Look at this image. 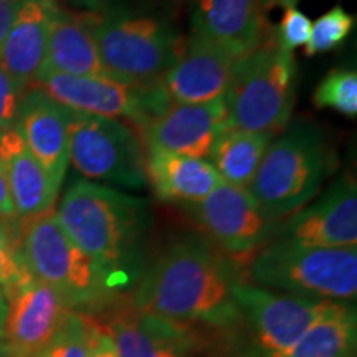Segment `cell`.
<instances>
[{
    "label": "cell",
    "instance_id": "cell-19",
    "mask_svg": "<svg viewBox=\"0 0 357 357\" xmlns=\"http://www.w3.org/2000/svg\"><path fill=\"white\" fill-rule=\"evenodd\" d=\"M56 7L48 0H20L0 47V66L20 88H30L42 68Z\"/></svg>",
    "mask_w": 357,
    "mask_h": 357
},
{
    "label": "cell",
    "instance_id": "cell-31",
    "mask_svg": "<svg viewBox=\"0 0 357 357\" xmlns=\"http://www.w3.org/2000/svg\"><path fill=\"white\" fill-rule=\"evenodd\" d=\"M88 357H116L114 344L113 341H111V336L98 318H96L95 331H93L91 346H89Z\"/></svg>",
    "mask_w": 357,
    "mask_h": 357
},
{
    "label": "cell",
    "instance_id": "cell-22",
    "mask_svg": "<svg viewBox=\"0 0 357 357\" xmlns=\"http://www.w3.org/2000/svg\"><path fill=\"white\" fill-rule=\"evenodd\" d=\"M146 178L155 197L169 204L185 205L200 202L217 185L220 177L207 159L144 149Z\"/></svg>",
    "mask_w": 357,
    "mask_h": 357
},
{
    "label": "cell",
    "instance_id": "cell-15",
    "mask_svg": "<svg viewBox=\"0 0 357 357\" xmlns=\"http://www.w3.org/2000/svg\"><path fill=\"white\" fill-rule=\"evenodd\" d=\"M96 318L111 336L116 357H185L195 346L190 324L144 314L128 301L119 300Z\"/></svg>",
    "mask_w": 357,
    "mask_h": 357
},
{
    "label": "cell",
    "instance_id": "cell-8",
    "mask_svg": "<svg viewBox=\"0 0 357 357\" xmlns=\"http://www.w3.org/2000/svg\"><path fill=\"white\" fill-rule=\"evenodd\" d=\"M334 303L240 281L235 288L238 323L234 329H240L245 341V357H287Z\"/></svg>",
    "mask_w": 357,
    "mask_h": 357
},
{
    "label": "cell",
    "instance_id": "cell-12",
    "mask_svg": "<svg viewBox=\"0 0 357 357\" xmlns=\"http://www.w3.org/2000/svg\"><path fill=\"white\" fill-rule=\"evenodd\" d=\"M236 58L207 40L189 35L158 84L164 106L207 105L225 100L234 82Z\"/></svg>",
    "mask_w": 357,
    "mask_h": 357
},
{
    "label": "cell",
    "instance_id": "cell-10",
    "mask_svg": "<svg viewBox=\"0 0 357 357\" xmlns=\"http://www.w3.org/2000/svg\"><path fill=\"white\" fill-rule=\"evenodd\" d=\"M184 208L212 243L229 257L255 255L273 240L278 225L265 215L248 189L225 182L204 200Z\"/></svg>",
    "mask_w": 357,
    "mask_h": 357
},
{
    "label": "cell",
    "instance_id": "cell-18",
    "mask_svg": "<svg viewBox=\"0 0 357 357\" xmlns=\"http://www.w3.org/2000/svg\"><path fill=\"white\" fill-rule=\"evenodd\" d=\"M70 310L50 287L32 278L7 300L2 341L35 357L53 337Z\"/></svg>",
    "mask_w": 357,
    "mask_h": 357
},
{
    "label": "cell",
    "instance_id": "cell-17",
    "mask_svg": "<svg viewBox=\"0 0 357 357\" xmlns=\"http://www.w3.org/2000/svg\"><path fill=\"white\" fill-rule=\"evenodd\" d=\"M68 111L32 88L22 98L15 128L25 146L60 189L68 169Z\"/></svg>",
    "mask_w": 357,
    "mask_h": 357
},
{
    "label": "cell",
    "instance_id": "cell-30",
    "mask_svg": "<svg viewBox=\"0 0 357 357\" xmlns=\"http://www.w3.org/2000/svg\"><path fill=\"white\" fill-rule=\"evenodd\" d=\"M24 95L25 89L13 82L0 66V132L15 126Z\"/></svg>",
    "mask_w": 357,
    "mask_h": 357
},
{
    "label": "cell",
    "instance_id": "cell-29",
    "mask_svg": "<svg viewBox=\"0 0 357 357\" xmlns=\"http://www.w3.org/2000/svg\"><path fill=\"white\" fill-rule=\"evenodd\" d=\"M312 22L305 12L298 7L284 8L283 17H281L280 25L276 26L273 37L275 42L280 45L283 50L291 52L298 47H305L311 33Z\"/></svg>",
    "mask_w": 357,
    "mask_h": 357
},
{
    "label": "cell",
    "instance_id": "cell-34",
    "mask_svg": "<svg viewBox=\"0 0 357 357\" xmlns=\"http://www.w3.org/2000/svg\"><path fill=\"white\" fill-rule=\"evenodd\" d=\"M15 207H13L10 190H8L7 178L3 176L2 167H0V220H10L15 218Z\"/></svg>",
    "mask_w": 357,
    "mask_h": 357
},
{
    "label": "cell",
    "instance_id": "cell-13",
    "mask_svg": "<svg viewBox=\"0 0 357 357\" xmlns=\"http://www.w3.org/2000/svg\"><path fill=\"white\" fill-rule=\"evenodd\" d=\"M323 248L357 245V187L346 174L310 207H303L276 225L273 240Z\"/></svg>",
    "mask_w": 357,
    "mask_h": 357
},
{
    "label": "cell",
    "instance_id": "cell-7",
    "mask_svg": "<svg viewBox=\"0 0 357 357\" xmlns=\"http://www.w3.org/2000/svg\"><path fill=\"white\" fill-rule=\"evenodd\" d=\"M298 68L293 53L268 35L255 52L236 61L225 95L227 128L276 136L291 119L296 102Z\"/></svg>",
    "mask_w": 357,
    "mask_h": 357
},
{
    "label": "cell",
    "instance_id": "cell-37",
    "mask_svg": "<svg viewBox=\"0 0 357 357\" xmlns=\"http://www.w3.org/2000/svg\"><path fill=\"white\" fill-rule=\"evenodd\" d=\"M6 314H7V300L3 296V293L0 291V339H2V328H3V321H6Z\"/></svg>",
    "mask_w": 357,
    "mask_h": 357
},
{
    "label": "cell",
    "instance_id": "cell-11",
    "mask_svg": "<svg viewBox=\"0 0 357 357\" xmlns=\"http://www.w3.org/2000/svg\"><path fill=\"white\" fill-rule=\"evenodd\" d=\"M30 88L42 91L71 113L131 121L139 128L155 114L153 98L108 77L38 71Z\"/></svg>",
    "mask_w": 357,
    "mask_h": 357
},
{
    "label": "cell",
    "instance_id": "cell-25",
    "mask_svg": "<svg viewBox=\"0 0 357 357\" xmlns=\"http://www.w3.org/2000/svg\"><path fill=\"white\" fill-rule=\"evenodd\" d=\"M96 316L70 310L60 328L35 357H88Z\"/></svg>",
    "mask_w": 357,
    "mask_h": 357
},
{
    "label": "cell",
    "instance_id": "cell-6",
    "mask_svg": "<svg viewBox=\"0 0 357 357\" xmlns=\"http://www.w3.org/2000/svg\"><path fill=\"white\" fill-rule=\"evenodd\" d=\"M248 283L273 291L351 303L357 294V248L271 240L248 261Z\"/></svg>",
    "mask_w": 357,
    "mask_h": 357
},
{
    "label": "cell",
    "instance_id": "cell-5",
    "mask_svg": "<svg viewBox=\"0 0 357 357\" xmlns=\"http://www.w3.org/2000/svg\"><path fill=\"white\" fill-rule=\"evenodd\" d=\"M93 29L106 77L158 100V84L184 40L174 26L158 17L105 8L93 13Z\"/></svg>",
    "mask_w": 357,
    "mask_h": 357
},
{
    "label": "cell",
    "instance_id": "cell-32",
    "mask_svg": "<svg viewBox=\"0 0 357 357\" xmlns=\"http://www.w3.org/2000/svg\"><path fill=\"white\" fill-rule=\"evenodd\" d=\"M48 2L70 12H101L106 8V0H48Z\"/></svg>",
    "mask_w": 357,
    "mask_h": 357
},
{
    "label": "cell",
    "instance_id": "cell-4",
    "mask_svg": "<svg viewBox=\"0 0 357 357\" xmlns=\"http://www.w3.org/2000/svg\"><path fill=\"white\" fill-rule=\"evenodd\" d=\"M20 220L17 242L26 270L50 287L68 310L100 316L119 301L91 258L66 235L55 211Z\"/></svg>",
    "mask_w": 357,
    "mask_h": 357
},
{
    "label": "cell",
    "instance_id": "cell-36",
    "mask_svg": "<svg viewBox=\"0 0 357 357\" xmlns=\"http://www.w3.org/2000/svg\"><path fill=\"white\" fill-rule=\"evenodd\" d=\"M0 357H26L25 354H22L17 349H13L12 346L6 344L3 341H0Z\"/></svg>",
    "mask_w": 357,
    "mask_h": 357
},
{
    "label": "cell",
    "instance_id": "cell-20",
    "mask_svg": "<svg viewBox=\"0 0 357 357\" xmlns=\"http://www.w3.org/2000/svg\"><path fill=\"white\" fill-rule=\"evenodd\" d=\"M0 167L7 178L17 218L53 211L60 189L30 153L15 126L0 132Z\"/></svg>",
    "mask_w": 357,
    "mask_h": 357
},
{
    "label": "cell",
    "instance_id": "cell-27",
    "mask_svg": "<svg viewBox=\"0 0 357 357\" xmlns=\"http://www.w3.org/2000/svg\"><path fill=\"white\" fill-rule=\"evenodd\" d=\"M356 19L344 7L334 6L312 22L310 38L305 45L306 56H316L321 53L336 50L346 42L352 30H354Z\"/></svg>",
    "mask_w": 357,
    "mask_h": 357
},
{
    "label": "cell",
    "instance_id": "cell-26",
    "mask_svg": "<svg viewBox=\"0 0 357 357\" xmlns=\"http://www.w3.org/2000/svg\"><path fill=\"white\" fill-rule=\"evenodd\" d=\"M316 108L334 109L354 118L357 114V73L351 68H334L321 79L312 95Z\"/></svg>",
    "mask_w": 357,
    "mask_h": 357
},
{
    "label": "cell",
    "instance_id": "cell-35",
    "mask_svg": "<svg viewBox=\"0 0 357 357\" xmlns=\"http://www.w3.org/2000/svg\"><path fill=\"white\" fill-rule=\"evenodd\" d=\"M300 2L301 0H261V6L265 10H268V8H275V7H283V8L296 7Z\"/></svg>",
    "mask_w": 357,
    "mask_h": 357
},
{
    "label": "cell",
    "instance_id": "cell-16",
    "mask_svg": "<svg viewBox=\"0 0 357 357\" xmlns=\"http://www.w3.org/2000/svg\"><path fill=\"white\" fill-rule=\"evenodd\" d=\"M192 35L207 40L236 60L268 38L261 0H192Z\"/></svg>",
    "mask_w": 357,
    "mask_h": 357
},
{
    "label": "cell",
    "instance_id": "cell-1",
    "mask_svg": "<svg viewBox=\"0 0 357 357\" xmlns=\"http://www.w3.org/2000/svg\"><path fill=\"white\" fill-rule=\"evenodd\" d=\"M238 271L229 255L197 236H185L146 266L129 296L144 314L182 324L230 329L238 323Z\"/></svg>",
    "mask_w": 357,
    "mask_h": 357
},
{
    "label": "cell",
    "instance_id": "cell-38",
    "mask_svg": "<svg viewBox=\"0 0 357 357\" xmlns=\"http://www.w3.org/2000/svg\"><path fill=\"white\" fill-rule=\"evenodd\" d=\"M0 341H2V339H0Z\"/></svg>",
    "mask_w": 357,
    "mask_h": 357
},
{
    "label": "cell",
    "instance_id": "cell-28",
    "mask_svg": "<svg viewBox=\"0 0 357 357\" xmlns=\"http://www.w3.org/2000/svg\"><path fill=\"white\" fill-rule=\"evenodd\" d=\"M33 276L22 260L19 242L0 220V291L6 300Z\"/></svg>",
    "mask_w": 357,
    "mask_h": 357
},
{
    "label": "cell",
    "instance_id": "cell-14",
    "mask_svg": "<svg viewBox=\"0 0 357 357\" xmlns=\"http://www.w3.org/2000/svg\"><path fill=\"white\" fill-rule=\"evenodd\" d=\"M225 100L207 105H169L141 126L144 149L208 159L212 146L227 128Z\"/></svg>",
    "mask_w": 357,
    "mask_h": 357
},
{
    "label": "cell",
    "instance_id": "cell-3",
    "mask_svg": "<svg viewBox=\"0 0 357 357\" xmlns=\"http://www.w3.org/2000/svg\"><path fill=\"white\" fill-rule=\"evenodd\" d=\"M336 169L337 154L326 134L296 121L268 146L248 190L265 215L280 223L306 207Z\"/></svg>",
    "mask_w": 357,
    "mask_h": 357
},
{
    "label": "cell",
    "instance_id": "cell-9",
    "mask_svg": "<svg viewBox=\"0 0 357 357\" xmlns=\"http://www.w3.org/2000/svg\"><path fill=\"white\" fill-rule=\"evenodd\" d=\"M68 159L95 184L129 190L144 189L147 184L142 142L118 119L71 113Z\"/></svg>",
    "mask_w": 357,
    "mask_h": 357
},
{
    "label": "cell",
    "instance_id": "cell-24",
    "mask_svg": "<svg viewBox=\"0 0 357 357\" xmlns=\"http://www.w3.org/2000/svg\"><path fill=\"white\" fill-rule=\"evenodd\" d=\"M357 318L349 303H334L287 357H356Z\"/></svg>",
    "mask_w": 357,
    "mask_h": 357
},
{
    "label": "cell",
    "instance_id": "cell-21",
    "mask_svg": "<svg viewBox=\"0 0 357 357\" xmlns=\"http://www.w3.org/2000/svg\"><path fill=\"white\" fill-rule=\"evenodd\" d=\"M93 13L56 7L45 61L38 71H55L73 77H106L98 53Z\"/></svg>",
    "mask_w": 357,
    "mask_h": 357
},
{
    "label": "cell",
    "instance_id": "cell-23",
    "mask_svg": "<svg viewBox=\"0 0 357 357\" xmlns=\"http://www.w3.org/2000/svg\"><path fill=\"white\" fill-rule=\"evenodd\" d=\"M275 136L225 128L213 142L208 162L225 184L248 189Z\"/></svg>",
    "mask_w": 357,
    "mask_h": 357
},
{
    "label": "cell",
    "instance_id": "cell-33",
    "mask_svg": "<svg viewBox=\"0 0 357 357\" xmlns=\"http://www.w3.org/2000/svg\"><path fill=\"white\" fill-rule=\"evenodd\" d=\"M20 0H0V47L10 30Z\"/></svg>",
    "mask_w": 357,
    "mask_h": 357
},
{
    "label": "cell",
    "instance_id": "cell-2",
    "mask_svg": "<svg viewBox=\"0 0 357 357\" xmlns=\"http://www.w3.org/2000/svg\"><path fill=\"white\" fill-rule=\"evenodd\" d=\"M56 217L66 235L91 258L111 291L119 296L136 287L147 266V200L82 178L65 192Z\"/></svg>",
    "mask_w": 357,
    "mask_h": 357
}]
</instances>
